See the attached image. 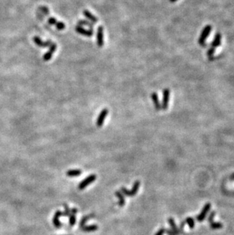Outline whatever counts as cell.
<instances>
[{
	"label": "cell",
	"instance_id": "4316f807",
	"mask_svg": "<svg viewBox=\"0 0 234 235\" xmlns=\"http://www.w3.org/2000/svg\"><path fill=\"white\" fill-rule=\"evenodd\" d=\"M214 52H215V48H214V47H211V48H209V49L207 50V56H208L209 58L211 59V57L214 56Z\"/></svg>",
	"mask_w": 234,
	"mask_h": 235
},
{
	"label": "cell",
	"instance_id": "2e32d148",
	"mask_svg": "<svg viewBox=\"0 0 234 235\" xmlns=\"http://www.w3.org/2000/svg\"><path fill=\"white\" fill-rule=\"evenodd\" d=\"M82 174V170L75 169V170H69L66 172V175L69 177H78Z\"/></svg>",
	"mask_w": 234,
	"mask_h": 235
},
{
	"label": "cell",
	"instance_id": "3957f363",
	"mask_svg": "<svg viewBox=\"0 0 234 235\" xmlns=\"http://www.w3.org/2000/svg\"><path fill=\"white\" fill-rule=\"evenodd\" d=\"M169 95H170V91L169 89L165 88L163 91V101L161 104V108L164 110H166L168 107L169 101Z\"/></svg>",
	"mask_w": 234,
	"mask_h": 235
},
{
	"label": "cell",
	"instance_id": "1f68e13d",
	"mask_svg": "<svg viewBox=\"0 0 234 235\" xmlns=\"http://www.w3.org/2000/svg\"><path fill=\"white\" fill-rule=\"evenodd\" d=\"M165 232H166V229L165 228H160V230H158V231L155 234V235H164Z\"/></svg>",
	"mask_w": 234,
	"mask_h": 235
},
{
	"label": "cell",
	"instance_id": "30bf717a",
	"mask_svg": "<svg viewBox=\"0 0 234 235\" xmlns=\"http://www.w3.org/2000/svg\"><path fill=\"white\" fill-rule=\"evenodd\" d=\"M75 31L77 33H78V34H80L84 35V36L86 37H91L92 35L94 34V31H92V30H86L84 27L79 25H77L75 27Z\"/></svg>",
	"mask_w": 234,
	"mask_h": 235
},
{
	"label": "cell",
	"instance_id": "836d02e7",
	"mask_svg": "<svg viewBox=\"0 0 234 235\" xmlns=\"http://www.w3.org/2000/svg\"><path fill=\"white\" fill-rule=\"evenodd\" d=\"M177 0H169V2H177Z\"/></svg>",
	"mask_w": 234,
	"mask_h": 235
},
{
	"label": "cell",
	"instance_id": "f546056e",
	"mask_svg": "<svg viewBox=\"0 0 234 235\" xmlns=\"http://www.w3.org/2000/svg\"><path fill=\"white\" fill-rule=\"evenodd\" d=\"M215 215H216V212H211V215H209L208 218H207V220H208L209 223L211 224V222H213V221H214V216H215Z\"/></svg>",
	"mask_w": 234,
	"mask_h": 235
},
{
	"label": "cell",
	"instance_id": "cb8c5ba5",
	"mask_svg": "<svg viewBox=\"0 0 234 235\" xmlns=\"http://www.w3.org/2000/svg\"><path fill=\"white\" fill-rule=\"evenodd\" d=\"M38 10H39V12H41L43 15H50V11H49L48 8L46 7V6H40V7L38 8Z\"/></svg>",
	"mask_w": 234,
	"mask_h": 235
},
{
	"label": "cell",
	"instance_id": "7402d4cb",
	"mask_svg": "<svg viewBox=\"0 0 234 235\" xmlns=\"http://www.w3.org/2000/svg\"><path fill=\"white\" fill-rule=\"evenodd\" d=\"M185 222L188 224V226L190 228H194L195 226V220L191 217H189L186 219Z\"/></svg>",
	"mask_w": 234,
	"mask_h": 235
},
{
	"label": "cell",
	"instance_id": "9a60e30c",
	"mask_svg": "<svg viewBox=\"0 0 234 235\" xmlns=\"http://www.w3.org/2000/svg\"><path fill=\"white\" fill-rule=\"evenodd\" d=\"M83 15H85L88 19H89L92 23H97V22H98L97 18H96L94 15H92L91 13H90L88 10H84V11H83Z\"/></svg>",
	"mask_w": 234,
	"mask_h": 235
},
{
	"label": "cell",
	"instance_id": "7c38bea8",
	"mask_svg": "<svg viewBox=\"0 0 234 235\" xmlns=\"http://www.w3.org/2000/svg\"><path fill=\"white\" fill-rule=\"evenodd\" d=\"M78 209L76 208H73L71 209V214L69 215V224L70 226H74L76 223V214H77Z\"/></svg>",
	"mask_w": 234,
	"mask_h": 235
},
{
	"label": "cell",
	"instance_id": "e0dca14e",
	"mask_svg": "<svg viewBox=\"0 0 234 235\" xmlns=\"http://www.w3.org/2000/svg\"><path fill=\"white\" fill-rule=\"evenodd\" d=\"M81 231H83L84 232H93L95 231L98 229V226L96 224H92V225H85L84 227L81 228Z\"/></svg>",
	"mask_w": 234,
	"mask_h": 235
},
{
	"label": "cell",
	"instance_id": "5b68a950",
	"mask_svg": "<svg viewBox=\"0 0 234 235\" xmlns=\"http://www.w3.org/2000/svg\"><path fill=\"white\" fill-rule=\"evenodd\" d=\"M107 115H108V110L107 109L104 108L101 110V112L100 113L99 116H98L97 119V122H96V124H97V126L100 127L103 126L105 119L107 116Z\"/></svg>",
	"mask_w": 234,
	"mask_h": 235
},
{
	"label": "cell",
	"instance_id": "d4e9b609",
	"mask_svg": "<svg viewBox=\"0 0 234 235\" xmlns=\"http://www.w3.org/2000/svg\"><path fill=\"white\" fill-rule=\"evenodd\" d=\"M55 26H56L57 30H59V31H62V30H64L65 28V24L62 22H57V23H56V24Z\"/></svg>",
	"mask_w": 234,
	"mask_h": 235
},
{
	"label": "cell",
	"instance_id": "7a4b0ae2",
	"mask_svg": "<svg viewBox=\"0 0 234 235\" xmlns=\"http://www.w3.org/2000/svg\"><path fill=\"white\" fill-rule=\"evenodd\" d=\"M96 178H97V176H96L95 174H90V175H89L88 177H86L85 179L83 180L81 183H79V185H78V189H79L80 190H85L88 185H90V183L94 182Z\"/></svg>",
	"mask_w": 234,
	"mask_h": 235
},
{
	"label": "cell",
	"instance_id": "9c48e42d",
	"mask_svg": "<svg viewBox=\"0 0 234 235\" xmlns=\"http://www.w3.org/2000/svg\"><path fill=\"white\" fill-rule=\"evenodd\" d=\"M60 216H64V213L61 212V211H60V210H58V211L55 212L53 218H52V223L54 224V226L57 228H60L62 226V223L60 222V219H59Z\"/></svg>",
	"mask_w": 234,
	"mask_h": 235
},
{
	"label": "cell",
	"instance_id": "6da1fadb",
	"mask_svg": "<svg viewBox=\"0 0 234 235\" xmlns=\"http://www.w3.org/2000/svg\"><path fill=\"white\" fill-rule=\"evenodd\" d=\"M211 29H212V27H211V25H206L205 27H204L202 33H201V35H200L199 38H198V44H199V45H205L206 39L208 37L209 34H210V33L211 31Z\"/></svg>",
	"mask_w": 234,
	"mask_h": 235
},
{
	"label": "cell",
	"instance_id": "4fadbf2b",
	"mask_svg": "<svg viewBox=\"0 0 234 235\" xmlns=\"http://www.w3.org/2000/svg\"><path fill=\"white\" fill-rule=\"evenodd\" d=\"M221 38L222 36L220 34V33H217L215 37H214V40H212L211 42V47H214V48H216V47H219L221 44Z\"/></svg>",
	"mask_w": 234,
	"mask_h": 235
},
{
	"label": "cell",
	"instance_id": "ac0fdd59",
	"mask_svg": "<svg viewBox=\"0 0 234 235\" xmlns=\"http://www.w3.org/2000/svg\"><path fill=\"white\" fill-rule=\"evenodd\" d=\"M139 186H140V181L136 180L135 182V183H134V184H133V186H132V188H131V190H130V193H131V196H134V195H135L136 194H137L138 191H139Z\"/></svg>",
	"mask_w": 234,
	"mask_h": 235
},
{
	"label": "cell",
	"instance_id": "484cf974",
	"mask_svg": "<svg viewBox=\"0 0 234 235\" xmlns=\"http://www.w3.org/2000/svg\"><path fill=\"white\" fill-rule=\"evenodd\" d=\"M121 193H122L123 195H127V196H129V197H131V193H130V190H127V189H126V187H124V186L121 187Z\"/></svg>",
	"mask_w": 234,
	"mask_h": 235
},
{
	"label": "cell",
	"instance_id": "4dcf8cb0",
	"mask_svg": "<svg viewBox=\"0 0 234 235\" xmlns=\"http://www.w3.org/2000/svg\"><path fill=\"white\" fill-rule=\"evenodd\" d=\"M166 233L168 235H179L178 233L173 231V230L171 229H166Z\"/></svg>",
	"mask_w": 234,
	"mask_h": 235
},
{
	"label": "cell",
	"instance_id": "f1b7e54d",
	"mask_svg": "<svg viewBox=\"0 0 234 235\" xmlns=\"http://www.w3.org/2000/svg\"><path fill=\"white\" fill-rule=\"evenodd\" d=\"M56 23H57V20H56V18H53V17L49 18L48 24L50 25H56Z\"/></svg>",
	"mask_w": 234,
	"mask_h": 235
},
{
	"label": "cell",
	"instance_id": "52a82bcc",
	"mask_svg": "<svg viewBox=\"0 0 234 235\" xmlns=\"http://www.w3.org/2000/svg\"><path fill=\"white\" fill-rule=\"evenodd\" d=\"M97 46L100 47H102L104 44V40H103V27L102 26H99L97 28Z\"/></svg>",
	"mask_w": 234,
	"mask_h": 235
},
{
	"label": "cell",
	"instance_id": "ba28073f",
	"mask_svg": "<svg viewBox=\"0 0 234 235\" xmlns=\"http://www.w3.org/2000/svg\"><path fill=\"white\" fill-rule=\"evenodd\" d=\"M33 40L34 42V44H36L37 46L40 47H50V46L52 44V42L50 40H48L47 41H43L40 39L39 37L35 36L33 37Z\"/></svg>",
	"mask_w": 234,
	"mask_h": 235
},
{
	"label": "cell",
	"instance_id": "8fae6325",
	"mask_svg": "<svg viewBox=\"0 0 234 235\" xmlns=\"http://www.w3.org/2000/svg\"><path fill=\"white\" fill-rule=\"evenodd\" d=\"M151 99L153 101L155 109L157 110H161V104L160 103V100H159V97L157 95V93H152L151 94Z\"/></svg>",
	"mask_w": 234,
	"mask_h": 235
},
{
	"label": "cell",
	"instance_id": "44dd1931",
	"mask_svg": "<svg viewBox=\"0 0 234 235\" xmlns=\"http://www.w3.org/2000/svg\"><path fill=\"white\" fill-rule=\"evenodd\" d=\"M94 217V215H92V214H90V215H86V216H85V217H83V218H81V221H80V224H79V227L80 228H82V227H84L86 224V222L88 221L89 220V219H90L91 218Z\"/></svg>",
	"mask_w": 234,
	"mask_h": 235
},
{
	"label": "cell",
	"instance_id": "d6986e66",
	"mask_svg": "<svg viewBox=\"0 0 234 235\" xmlns=\"http://www.w3.org/2000/svg\"><path fill=\"white\" fill-rule=\"evenodd\" d=\"M115 195H116L117 197L119 198V205L120 207H123L125 205V197L120 191H116L115 193Z\"/></svg>",
	"mask_w": 234,
	"mask_h": 235
},
{
	"label": "cell",
	"instance_id": "603a6c76",
	"mask_svg": "<svg viewBox=\"0 0 234 235\" xmlns=\"http://www.w3.org/2000/svg\"><path fill=\"white\" fill-rule=\"evenodd\" d=\"M210 227H211V229L214 230L220 229V228H223V224L220 222H214V221H213V222L210 224Z\"/></svg>",
	"mask_w": 234,
	"mask_h": 235
},
{
	"label": "cell",
	"instance_id": "d6a6232c",
	"mask_svg": "<svg viewBox=\"0 0 234 235\" xmlns=\"http://www.w3.org/2000/svg\"><path fill=\"white\" fill-rule=\"evenodd\" d=\"M37 16L39 17V18H40V20H41V21L44 20V18H43V14H40L39 11H37Z\"/></svg>",
	"mask_w": 234,
	"mask_h": 235
},
{
	"label": "cell",
	"instance_id": "5bb4252c",
	"mask_svg": "<svg viewBox=\"0 0 234 235\" xmlns=\"http://www.w3.org/2000/svg\"><path fill=\"white\" fill-rule=\"evenodd\" d=\"M168 222H169V225H170V228H171V230H173V231L177 232L179 234H180L181 233H182V230L180 229V228H178L177 226V224L175 223L174 220H173V218H169L168 219Z\"/></svg>",
	"mask_w": 234,
	"mask_h": 235
},
{
	"label": "cell",
	"instance_id": "83f0119b",
	"mask_svg": "<svg viewBox=\"0 0 234 235\" xmlns=\"http://www.w3.org/2000/svg\"><path fill=\"white\" fill-rule=\"evenodd\" d=\"M64 208H65V212H64V216H69L71 214V210L69 208V206L66 204H64Z\"/></svg>",
	"mask_w": 234,
	"mask_h": 235
},
{
	"label": "cell",
	"instance_id": "ffe728a7",
	"mask_svg": "<svg viewBox=\"0 0 234 235\" xmlns=\"http://www.w3.org/2000/svg\"><path fill=\"white\" fill-rule=\"evenodd\" d=\"M78 25L81 26V25H85V26H88L90 28V30L93 31L94 29V24L91 23V22H88V21L86 20H80L78 22Z\"/></svg>",
	"mask_w": 234,
	"mask_h": 235
},
{
	"label": "cell",
	"instance_id": "8992f818",
	"mask_svg": "<svg viewBox=\"0 0 234 235\" xmlns=\"http://www.w3.org/2000/svg\"><path fill=\"white\" fill-rule=\"evenodd\" d=\"M211 203H207L205 206H204L203 209H202V211L201 212L200 215H198L196 218L198 221H199V222H202V221H203L205 219L206 215H207V213H208L209 210H210V208H211Z\"/></svg>",
	"mask_w": 234,
	"mask_h": 235
},
{
	"label": "cell",
	"instance_id": "277c9868",
	"mask_svg": "<svg viewBox=\"0 0 234 235\" xmlns=\"http://www.w3.org/2000/svg\"><path fill=\"white\" fill-rule=\"evenodd\" d=\"M49 47H50V48H49V50L47 51L45 54H44V56H43V61L47 62L49 61V60H50L51 58H52L53 52L57 50V45H56L55 43H52V44H51Z\"/></svg>",
	"mask_w": 234,
	"mask_h": 235
}]
</instances>
